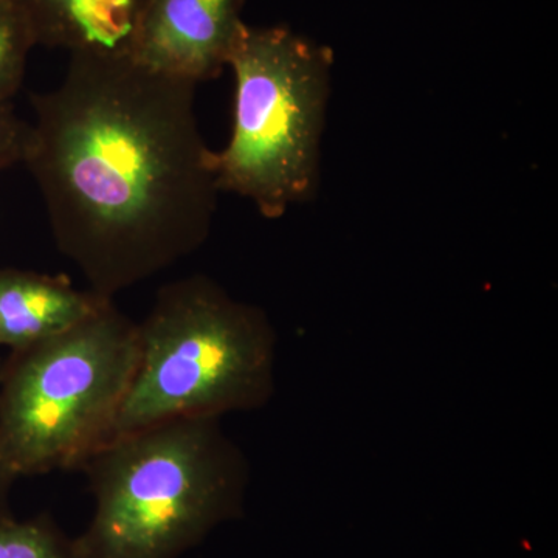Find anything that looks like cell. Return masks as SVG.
Segmentation results:
<instances>
[{
  "label": "cell",
  "instance_id": "8",
  "mask_svg": "<svg viewBox=\"0 0 558 558\" xmlns=\"http://www.w3.org/2000/svg\"><path fill=\"white\" fill-rule=\"evenodd\" d=\"M38 46L128 57L148 0H21Z\"/></svg>",
  "mask_w": 558,
  "mask_h": 558
},
{
  "label": "cell",
  "instance_id": "11",
  "mask_svg": "<svg viewBox=\"0 0 558 558\" xmlns=\"http://www.w3.org/2000/svg\"><path fill=\"white\" fill-rule=\"evenodd\" d=\"M31 130V123L14 112L11 102L0 106V171L24 161Z\"/></svg>",
  "mask_w": 558,
  "mask_h": 558
},
{
  "label": "cell",
  "instance_id": "3",
  "mask_svg": "<svg viewBox=\"0 0 558 558\" xmlns=\"http://www.w3.org/2000/svg\"><path fill=\"white\" fill-rule=\"evenodd\" d=\"M137 336L112 438L172 418L258 411L274 399L278 336L269 315L207 275L160 288Z\"/></svg>",
  "mask_w": 558,
  "mask_h": 558
},
{
  "label": "cell",
  "instance_id": "12",
  "mask_svg": "<svg viewBox=\"0 0 558 558\" xmlns=\"http://www.w3.org/2000/svg\"><path fill=\"white\" fill-rule=\"evenodd\" d=\"M17 478L0 462V513L10 512L9 495Z\"/></svg>",
  "mask_w": 558,
  "mask_h": 558
},
{
  "label": "cell",
  "instance_id": "6",
  "mask_svg": "<svg viewBox=\"0 0 558 558\" xmlns=\"http://www.w3.org/2000/svg\"><path fill=\"white\" fill-rule=\"evenodd\" d=\"M242 9L244 0H148L128 58L196 86L218 78L244 28Z\"/></svg>",
  "mask_w": 558,
  "mask_h": 558
},
{
  "label": "cell",
  "instance_id": "10",
  "mask_svg": "<svg viewBox=\"0 0 558 558\" xmlns=\"http://www.w3.org/2000/svg\"><path fill=\"white\" fill-rule=\"evenodd\" d=\"M35 31L21 0H0V106L10 105L20 90Z\"/></svg>",
  "mask_w": 558,
  "mask_h": 558
},
{
  "label": "cell",
  "instance_id": "5",
  "mask_svg": "<svg viewBox=\"0 0 558 558\" xmlns=\"http://www.w3.org/2000/svg\"><path fill=\"white\" fill-rule=\"evenodd\" d=\"M333 54L288 27L245 24L231 51L233 130L215 154L220 193L279 219L317 196Z\"/></svg>",
  "mask_w": 558,
  "mask_h": 558
},
{
  "label": "cell",
  "instance_id": "4",
  "mask_svg": "<svg viewBox=\"0 0 558 558\" xmlns=\"http://www.w3.org/2000/svg\"><path fill=\"white\" fill-rule=\"evenodd\" d=\"M137 355V323L116 301L10 352L0 373V462L17 480L83 468L112 438Z\"/></svg>",
  "mask_w": 558,
  "mask_h": 558
},
{
  "label": "cell",
  "instance_id": "13",
  "mask_svg": "<svg viewBox=\"0 0 558 558\" xmlns=\"http://www.w3.org/2000/svg\"><path fill=\"white\" fill-rule=\"evenodd\" d=\"M2 365H3V360L0 359V373H2Z\"/></svg>",
  "mask_w": 558,
  "mask_h": 558
},
{
  "label": "cell",
  "instance_id": "9",
  "mask_svg": "<svg viewBox=\"0 0 558 558\" xmlns=\"http://www.w3.org/2000/svg\"><path fill=\"white\" fill-rule=\"evenodd\" d=\"M0 558H80L69 538L50 517L17 520L0 513Z\"/></svg>",
  "mask_w": 558,
  "mask_h": 558
},
{
  "label": "cell",
  "instance_id": "1",
  "mask_svg": "<svg viewBox=\"0 0 558 558\" xmlns=\"http://www.w3.org/2000/svg\"><path fill=\"white\" fill-rule=\"evenodd\" d=\"M32 105L22 163L90 292L113 300L207 242L220 191L196 84L120 54H70L60 86Z\"/></svg>",
  "mask_w": 558,
  "mask_h": 558
},
{
  "label": "cell",
  "instance_id": "7",
  "mask_svg": "<svg viewBox=\"0 0 558 558\" xmlns=\"http://www.w3.org/2000/svg\"><path fill=\"white\" fill-rule=\"evenodd\" d=\"M108 301L68 278L39 271L0 269V348L35 347L89 317Z\"/></svg>",
  "mask_w": 558,
  "mask_h": 558
},
{
  "label": "cell",
  "instance_id": "2",
  "mask_svg": "<svg viewBox=\"0 0 558 558\" xmlns=\"http://www.w3.org/2000/svg\"><path fill=\"white\" fill-rule=\"evenodd\" d=\"M94 515L80 558H180L238 519L248 459L220 418L183 417L113 436L84 462Z\"/></svg>",
  "mask_w": 558,
  "mask_h": 558
}]
</instances>
